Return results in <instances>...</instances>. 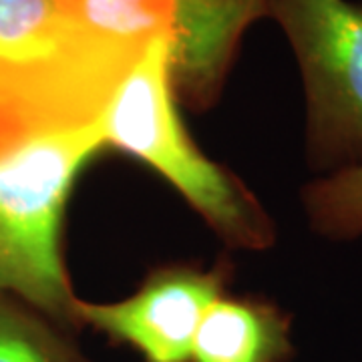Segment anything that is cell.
Returning <instances> with one entry per match:
<instances>
[{"label":"cell","instance_id":"52a82bcc","mask_svg":"<svg viewBox=\"0 0 362 362\" xmlns=\"http://www.w3.org/2000/svg\"><path fill=\"white\" fill-rule=\"evenodd\" d=\"M292 316L262 298L220 296L197 328L192 362H290Z\"/></svg>","mask_w":362,"mask_h":362},{"label":"cell","instance_id":"277c9868","mask_svg":"<svg viewBox=\"0 0 362 362\" xmlns=\"http://www.w3.org/2000/svg\"><path fill=\"white\" fill-rule=\"evenodd\" d=\"M304 89V153L318 173L362 165V2L266 0Z\"/></svg>","mask_w":362,"mask_h":362},{"label":"cell","instance_id":"6da1fadb","mask_svg":"<svg viewBox=\"0 0 362 362\" xmlns=\"http://www.w3.org/2000/svg\"><path fill=\"white\" fill-rule=\"evenodd\" d=\"M169 39H156L99 119L103 147L139 159L189 204L223 244L262 252L276 223L232 171L211 161L187 133L168 71Z\"/></svg>","mask_w":362,"mask_h":362},{"label":"cell","instance_id":"ba28073f","mask_svg":"<svg viewBox=\"0 0 362 362\" xmlns=\"http://www.w3.org/2000/svg\"><path fill=\"white\" fill-rule=\"evenodd\" d=\"M0 362H93L54 324L21 300L0 292Z\"/></svg>","mask_w":362,"mask_h":362},{"label":"cell","instance_id":"3957f363","mask_svg":"<svg viewBox=\"0 0 362 362\" xmlns=\"http://www.w3.org/2000/svg\"><path fill=\"white\" fill-rule=\"evenodd\" d=\"M153 40L73 23L47 52L0 59V157L49 135L97 125Z\"/></svg>","mask_w":362,"mask_h":362},{"label":"cell","instance_id":"8992f818","mask_svg":"<svg viewBox=\"0 0 362 362\" xmlns=\"http://www.w3.org/2000/svg\"><path fill=\"white\" fill-rule=\"evenodd\" d=\"M262 18L266 0H175L168 71L177 105L199 113L220 101L246 30Z\"/></svg>","mask_w":362,"mask_h":362},{"label":"cell","instance_id":"9c48e42d","mask_svg":"<svg viewBox=\"0 0 362 362\" xmlns=\"http://www.w3.org/2000/svg\"><path fill=\"white\" fill-rule=\"evenodd\" d=\"M308 228L330 242L362 238V165L308 181L300 194Z\"/></svg>","mask_w":362,"mask_h":362},{"label":"cell","instance_id":"7a4b0ae2","mask_svg":"<svg viewBox=\"0 0 362 362\" xmlns=\"http://www.w3.org/2000/svg\"><path fill=\"white\" fill-rule=\"evenodd\" d=\"M101 149L97 123L0 157V292L69 332L81 324L61 252L63 218L78 173Z\"/></svg>","mask_w":362,"mask_h":362},{"label":"cell","instance_id":"30bf717a","mask_svg":"<svg viewBox=\"0 0 362 362\" xmlns=\"http://www.w3.org/2000/svg\"><path fill=\"white\" fill-rule=\"evenodd\" d=\"M57 4L69 21L123 39H169L175 21V0H57Z\"/></svg>","mask_w":362,"mask_h":362},{"label":"cell","instance_id":"5b68a950","mask_svg":"<svg viewBox=\"0 0 362 362\" xmlns=\"http://www.w3.org/2000/svg\"><path fill=\"white\" fill-rule=\"evenodd\" d=\"M226 276L218 266H163L119 302L78 298V324L137 352L143 362H192L197 328L207 308L223 296Z\"/></svg>","mask_w":362,"mask_h":362},{"label":"cell","instance_id":"8fae6325","mask_svg":"<svg viewBox=\"0 0 362 362\" xmlns=\"http://www.w3.org/2000/svg\"><path fill=\"white\" fill-rule=\"evenodd\" d=\"M71 26L57 0H0V59L47 52Z\"/></svg>","mask_w":362,"mask_h":362}]
</instances>
